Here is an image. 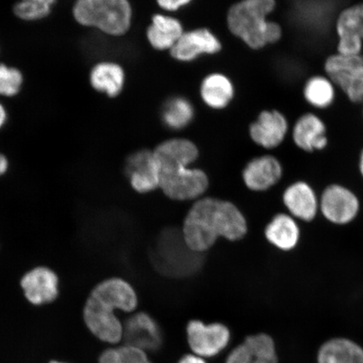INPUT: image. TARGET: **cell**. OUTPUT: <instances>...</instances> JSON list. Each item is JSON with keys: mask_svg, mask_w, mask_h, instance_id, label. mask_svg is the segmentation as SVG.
Wrapping results in <instances>:
<instances>
[{"mask_svg": "<svg viewBox=\"0 0 363 363\" xmlns=\"http://www.w3.org/2000/svg\"><path fill=\"white\" fill-rule=\"evenodd\" d=\"M247 233V220L238 207L214 198H204L195 203L182 229L186 244L198 253L214 246L219 238L238 240Z\"/></svg>", "mask_w": 363, "mask_h": 363, "instance_id": "6da1fadb", "label": "cell"}, {"mask_svg": "<svg viewBox=\"0 0 363 363\" xmlns=\"http://www.w3.org/2000/svg\"><path fill=\"white\" fill-rule=\"evenodd\" d=\"M138 306L133 286L120 278L108 279L91 291L84 307V323L101 342L117 345L123 339V323L116 311L133 313Z\"/></svg>", "mask_w": 363, "mask_h": 363, "instance_id": "7a4b0ae2", "label": "cell"}, {"mask_svg": "<svg viewBox=\"0 0 363 363\" xmlns=\"http://www.w3.org/2000/svg\"><path fill=\"white\" fill-rule=\"evenodd\" d=\"M277 0H238L226 13L227 29L253 51L278 43L283 38V27L270 19Z\"/></svg>", "mask_w": 363, "mask_h": 363, "instance_id": "3957f363", "label": "cell"}, {"mask_svg": "<svg viewBox=\"0 0 363 363\" xmlns=\"http://www.w3.org/2000/svg\"><path fill=\"white\" fill-rule=\"evenodd\" d=\"M72 16L80 26L121 38L133 27L134 9L130 0H76Z\"/></svg>", "mask_w": 363, "mask_h": 363, "instance_id": "277c9868", "label": "cell"}, {"mask_svg": "<svg viewBox=\"0 0 363 363\" xmlns=\"http://www.w3.org/2000/svg\"><path fill=\"white\" fill-rule=\"evenodd\" d=\"M201 254L189 247L182 230L167 229L157 239L152 258L162 274L181 278L194 274L201 267Z\"/></svg>", "mask_w": 363, "mask_h": 363, "instance_id": "5b68a950", "label": "cell"}, {"mask_svg": "<svg viewBox=\"0 0 363 363\" xmlns=\"http://www.w3.org/2000/svg\"><path fill=\"white\" fill-rule=\"evenodd\" d=\"M324 71L349 101L363 103V53L342 56L335 52L325 59Z\"/></svg>", "mask_w": 363, "mask_h": 363, "instance_id": "8992f818", "label": "cell"}, {"mask_svg": "<svg viewBox=\"0 0 363 363\" xmlns=\"http://www.w3.org/2000/svg\"><path fill=\"white\" fill-rule=\"evenodd\" d=\"M159 188L167 197L184 201L197 199L208 187V177L201 169L189 167H172L159 169Z\"/></svg>", "mask_w": 363, "mask_h": 363, "instance_id": "52a82bcc", "label": "cell"}, {"mask_svg": "<svg viewBox=\"0 0 363 363\" xmlns=\"http://www.w3.org/2000/svg\"><path fill=\"white\" fill-rule=\"evenodd\" d=\"M189 347L195 355L214 357L228 347L230 330L219 322L206 324L202 320H190L186 328Z\"/></svg>", "mask_w": 363, "mask_h": 363, "instance_id": "ba28073f", "label": "cell"}, {"mask_svg": "<svg viewBox=\"0 0 363 363\" xmlns=\"http://www.w3.org/2000/svg\"><path fill=\"white\" fill-rule=\"evenodd\" d=\"M223 45L218 35L207 27H198L184 31L169 52L174 61L190 63L204 56L219 54Z\"/></svg>", "mask_w": 363, "mask_h": 363, "instance_id": "9c48e42d", "label": "cell"}, {"mask_svg": "<svg viewBox=\"0 0 363 363\" xmlns=\"http://www.w3.org/2000/svg\"><path fill=\"white\" fill-rule=\"evenodd\" d=\"M337 53L357 56L363 53V3L352 4L338 13L335 21Z\"/></svg>", "mask_w": 363, "mask_h": 363, "instance_id": "30bf717a", "label": "cell"}, {"mask_svg": "<svg viewBox=\"0 0 363 363\" xmlns=\"http://www.w3.org/2000/svg\"><path fill=\"white\" fill-rule=\"evenodd\" d=\"M289 130L287 117L276 108L262 111L249 125V135L252 142L269 150L279 147Z\"/></svg>", "mask_w": 363, "mask_h": 363, "instance_id": "8fae6325", "label": "cell"}, {"mask_svg": "<svg viewBox=\"0 0 363 363\" xmlns=\"http://www.w3.org/2000/svg\"><path fill=\"white\" fill-rule=\"evenodd\" d=\"M20 284L27 301L35 306L52 303L59 295L58 275L47 266L35 267L26 272Z\"/></svg>", "mask_w": 363, "mask_h": 363, "instance_id": "7c38bea8", "label": "cell"}, {"mask_svg": "<svg viewBox=\"0 0 363 363\" xmlns=\"http://www.w3.org/2000/svg\"><path fill=\"white\" fill-rule=\"evenodd\" d=\"M359 201L350 189L333 184L325 189L320 201L322 214L337 225L350 223L359 211Z\"/></svg>", "mask_w": 363, "mask_h": 363, "instance_id": "4fadbf2b", "label": "cell"}, {"mask_svg": "<svg viewBox=\"0 0 363 363\" xmlns=\"http://www.w3.org/2000/svg\"><path fill=\"white\" fill-rule=\"evenodd\" d=\"M122 342L147 353L155 352L162 344V331L151 315L145 312L135 313L123 323Z\"/></svg>", "mask_w": 363, "mask_h": 363, "instance_id": "5bb4252c", "label": "cell"}, {"mask_svg": "<svg viewBox=\"0 0 363 363\" xmlns=\"http://www.w3.org/2000/svg\"><path fill=\"white\" fill-rule=\"evenodd\" d=\"M125 171L136 192L146 194L159 188V172L152 151L142 149L130 154Z\"/></svg>", "mask_w": 363, "mask_h": 363, "instance_id": "9a60e30c", "label": "cell"}, {"mask_svg": "<svg viewBox=\"0 0 363 363\" xmlns=\"http://www.w3.org/2000/svg\"><path fill=\"white\" fill-rule=\"evenodd\" d=\"M185 31L183 22L172 13H157L151 18L146 29V38L157 52H170Z\"/></svg>", "mask_w": 363, "mask_h": 363, "instance_id": "2e32d148", "label": "cell"}, {"mask_svg": "<svg viewBox=\"0 0 363 363\" xmlns=\"http://www.w3.org/2000/svg\"><path fill=\"white\" fill-rule=\"evenodd\" d=\"M294 143L307 152L320 151L328 145V129L323 120L314 112H306L292 127Z\"/></svg>", "mask_w": 363, "mask_h": 363, "instance_id": "e0dca14e", "label": "cell"}, {"mask_svg": "<svg viewBox=\"0 0 363 363\" xmlns=\"http://www.w3.org/2000/svg\"><path fill=\"white\" fill-rule=\"evenodd\" d=\"M235 93L233 80L224 72H211L204 76L199 84V98L204 106L213 111L228 108L234 101Z\"/></svg>", "mask_w": 363, "mask_h": 363, "instance_id": "ac0fdd59", "label": "cell"}, {"mask_svg": "<svg viewBox=\"0 0 363 363\" xmlns=\"http://www.w3.org/2000/svg\"><path fill=\"white\" fill-rule=\"evenodd\" d=\"M89 84L96 92L110 99L119 97L123 93L126 74L123 66L115 61H101L91 68Z\"/></svg>", "mask_w": 363, "mask_h": 363, "instance_id": "d6986e66", "label": "cell"}, {"mask_svg": "<svg viewBox=\"0 0 363 363\" xmlns=\"http://www.w3.org/2000/svg\"><path fill=\"white\" fill-rule=\"evenodd\" d=\"M152 152L158 170L172 167H189L199 156L196 145L186 138L166 140L157 145Z\"/></svg>", "mask_w": 363, "mask_h": 363, "instance_id": "ffe728a7", "label": "cell"}, {"mask_svg": "<svg viewBox=\"0 0 363 363\" xmlns=\"http://www.w3.org/2000/svg\"><path fill=\"white\" fill-rule=\"evenodd\" d=\"M283 167L274 157L265 155L252 159L243 171V180L253 191H265L282 178Z\"/></svg>", "mask_w": 363, "mask_h": 363, "instance_id": "44dd1931", "label": "cell"}, {"mask_svg": "<svg viewBox=\"0 0 363 363\" xmlns=\"http://www.w3.org/2000/svg\"><path fill=\"white\" fill-rule=\"evenodd\" d=\"M284 203L290 214L305 221L314 220L320 208L314 190L305 182H297L285 190Z\"/></svg>", "mask_w": 363, "mask_h": 363, "instance_id": "7402d4cb", "label": "cell"}, {"mask_svg": "<svg viewBox=\"0 0 363 363\" xmlns=\"http://www.w3.org/2000/svg\"><path fill=\"white\" fill-rule=\"evenodd\" d=\"M318 363H363V348L354 340L335 337L326 340L317 353Z\"/></svg>", "mask_w": 363, "mask_h": 363, "instance_id": "603a6c76", "label": "cell"}, {"mask_svg": "<svg viewBox=\"0 0 363 363\" xmlns=\"http://www.w3.org/2000/svg\"><path fill=\"white\" fill-rule=\"evenodd\" d=\"M195 115L194 104L183 95H172L163 103L161 110L162 124L175 131L187 128L194 121Z\"/></svg>", "mask_w": 363, "mask_h": 363, "instance_id": "cb8c5ba5", "label": "cell"}, {"mask_svg": "<svg viewBox=\"0 0 363 363\" xmlns=\"http://www.w3.org/2000/svg\"><path fill=\"white\" fill-rule=\"evenodd\" d=\"M269 242L283 251H290L299 240L298 225L291 216L279 214L274 217L265 230Z\"/></svg>", "mask_w": 363, "mask_h": 363, "instance_id": "d4e9b609", "label": "cell"}, {"mask_svg": "<svg viewBox=\"0 0 363 363\" xmlns=\"http://www.w3.org/2000/svg\"><path fill=\"white\" fill-rule=\"evenodd\" d=\"M337 86L326 74L310 77L303 87V97L308 106L316 110H326L337 98Z\"/></svg>", "mask_w": 363, "mask_h": 363, "instance_id": "484cf974", "label": "cell"}, {"mask_svg": "<svg viewBox=\"0 0 363 363\" xmlns=\"http://www.w3.org/2000/svg\"><path fill=\"white\" fill-rule=\"evenodd\" d=\"M244 342L251 348V363H279L274 340L269 334L250 335Z\"/></svg>", "mask_w": 363, "mask_h": 363, "instance_id": "4316f807", "label": "cell"}, {"mask_svg": "<svg viewBox=\"0 0 363 363\" xmlns=\"http://www.w3.org/2000/svg\"><path fill=\"white\" fill-rule=\"evenodd\" d=\"M99 363H152L146 352L121 345L106 349L99 357Z\"/></svg>", "mask_w": 363, "mask_h": 363, "instance_id": "83f0119b", "label": "cell"}, {"mask_svg": "<svg viewBox=\"0 0 363 363\" xmlns=\"http://www.w3.org/2000/svg\"><path fill=\"white\" fill-rule=\"evenodd\" d=\"M24 77L16 67L0 63V96L13 97L21 92Z\"/></svg>", "mask_w": 363, "mask_h": 363, "instance_id": "f1b7e54d", "label": "cell"}, {"mask_svg": "<svg viewBox=\"0 0 363 363\" xmlns=\"http://www.w3.org/2000/svg\"><path fill=\"white\" fill-rule=\"evenodd\" d=\"M13 11L20 20L35 21L48 17L52 11V7L35 0H20L13 6Z\"/></svg>", "mask_w": 363, "mask_h": 363, "instance_id": "f546056e", "label": "cell"}, {"mask_svg": "<svg viewBox=\"0 0 363 363\" xmlns=\"http://www.w3.org/2000/svg\"><path fill=\"white\" fill-rule=\"evenodd\" d=\"M252 352L248 345L243 342L233 349L225 363H251Z\"/></svg>", "mask_w": 363, "mask_h": 363, "instance_id": "4dcf8cb0", "label": "cell"}, {"mask_svg": "<svg viewBox=\"0 0 363 363\" xmlns=\"http://www.w3.org/2000/svg\"><path fill=\"white\" fill-rule=\"evenodd\" d=\"M155 1L162 12L174 15L175 13L189 6L194 0H155Z\"/></svg>", "mask_w": 363, "mask_h": 363, "instance_id": "1f68e13d", "label": "cell"}, {"mask_svg": "<svg viewBox=\"0 0 363 363\" xmlns=\"http://www.w3.org/2000/svg\"><path fill=\"white\" fill-rule=\"evenodd\" d=\"M178 363H207V362L201 357L195 355L194 353H189L182 357Z\"/></svg>", "mask_w": 363, "mask_h": 363, "instance_id": "d6a6232c", "label": "cell"}, {"mask_svg": "<svg viewBox=\"0 0 363 363\" xmlns=\"http://www.w3.org/2000/svg\"><path fill=\"white\" fill-rule=\"evenodd\" d=\"M9 167H10V162H9L8 157L0 153V177L6 174Z\"/></svg>", "mask_w": 363, "mask_h": 363, "instance_id": "836d02e7", "label": "cell"}, {"mask_svg": "<svg viewBox=\"0 0 363 363\" xmlns=\"http://www.w3.org/2000/svg\"><path fill=\"white\" fill-rule=\"evenodd\" d=\"M8 120V113L6 107L0 103V130L6 124Z\"/></svg>", "mask_w": 363, "mask_h": 363, "instance_id": "e575fe53", "label": "cell"}, {"mask_svg": "<svg viewBox=\"0 0 363 363\" xmlns=\"http://www.w3.org/2000/svg\"><path fill=\"white\" fill-rule=\"evenodd\" d=\"M35 1H38L44 4H47V6L50 7H52L53 4L57 2V0H35Z\"/></svg>", "mask_w": 363, "mask_h": 363, "instance_id": "d590c367", "label": "cell"}, {"mask_svg": "<svg viewBox=\"0 0 363 363\" xmlns=\"http://www.w3.org/2000/svg\"><path fill=\"white\" fill-rule=\"evenodd\" d=\"M359 169H360L361 174L363 177V150L360 154Z\"/></svg>", "mask_w": 363, "mask_h": 363, "instance_id": "8d00e7d4", "label": "cell"}, {"mask_svg": "<svg viewBox=\"0 0 363 363\" xmlns=\"http://www.w3.org/2000/svg\"><path fill=\"white\" fill-rule=\"evenodd\" d=\"M49 363H66V362H58V361H52V362H50Z\"/></svg>", "mask_w": 363, "mask_h": 363, "instance_id": "74e56055", "label": "cell"}, {"mask_svg": "<svg viewBox=\"0 0 363 363\" xmlns=\"http://www.w3.org/2000/svg\"><path fill=\"white\" fill-rule=\"evenodd\" d=\"M362 104H363V103H362ZM362 115H363V107H362Z\"/></svg>", "mask_w": 363, "mask_h": 363, "instance_id": "f35d334b", "label": "cell"}]
</instances>
